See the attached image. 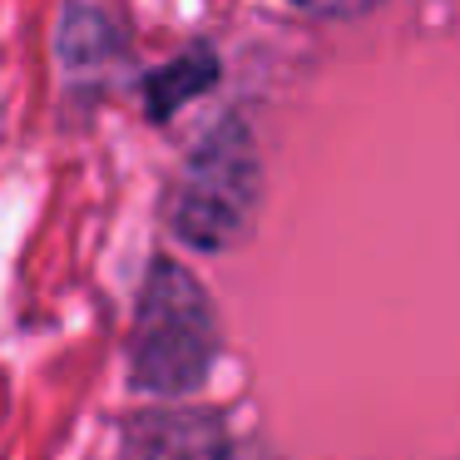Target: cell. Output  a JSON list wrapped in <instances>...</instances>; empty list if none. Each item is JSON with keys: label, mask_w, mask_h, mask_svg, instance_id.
Returning a JSON list of instances; mask_svg holds the SVG:
<instances>
[{"label": "cell", "mask_w": 460, "mask_h": 460, "mask_svg": "<svg viewBox=\"0 0 460 460\" xmlns=\"http://www.w3.org/2000/svg\"><path fill=\"white\" fill-rule=\"evenodd\" d=\"M124 460H262L203 411H149L129 426Z\"/></svg>", "instance_id": "3"}, {"label": "cell", "mask_w": 460, "mask_h": 460, "mask_svg": "<svg viewBox=\"0 0 460 460\" xmlns=\"http://www.w3.org/2000/svg\"><path fill=\"white\" fill-rule=\"evenodd\" d=\"M213 75H218V65H213L208 50H193V55H183V60H173L169 70H159L149 80V114H154V119L173 114L183 100H193V94L208 90Z\"/></svg>", "instance_id": "4"}, {"label": "cell", "mask_w": 460, "mask_h": 460, "mask_svg": "<svg viewBox=\"0 0 460 460\" xmlns=\"http://www.w3.org/2000/svg\"><path fill=\"white\" fill-rule=\"evenodd\" d=\"M258 193H262V173L248 129L223 124L199 144V154L183 169L179 199H173V228L193 248L208 252L233 248L258 213Z\"/></svg>", "instance_id": "2"}, {"label": "cell", "mask_w": 460, "mask_h": 460, "mask_svg": "<svg viewBox=\"0 0 460 460\" xmlns=\"http://www.w3.org/2000/svg\"><path fill=\"white\" fill-rule=\"evenodd\" d=\"M218 357V322L199 282L173 262H159L144 282L139 322L129 341V376L154 396H183L203 386Z\"/></svg>", "instance_id": "1"}]
</instances>
